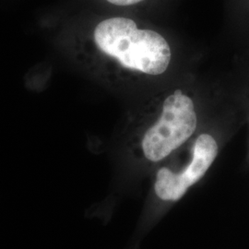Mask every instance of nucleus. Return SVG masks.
Wrapping results in <instances>:
<instances>
[{
	"label": "nucleus",
	"instance_id": "1",
	"mask_svg": "<svg viewBox=\"0 0 249 249\" xmlns=\"http://www.w3.org/2000/svg\"><path fill=\"white\" fill-rule=\"evenodd\" d=\"M90 40L105 62L132 79L159 77L167 71L172 61L166 38L133 18L113 16L100 20Z\"/></svg>",
	"mask_w": 249,
	"mask_h": 249
},
{
	"label": "nucleus",
	"instance_id": "2",
	"mask_svg": "<svg viewBox=\"0 0 249 249\" xmlns=\"http://www.w3.org/2000/svg\"><path fill=\"white\" fill-rule=\"evenodd\" d=\"M155 116L142 139L143 154L153 162L165 159L178 150L197 126L195 102L181 89L170 90L161 97Z\"/></svg>",
	"mask_w": 249,
	"mask_h": 249
},
{
	"label": "nucleus",
	"instance_id": "3",
	"mask_svg": "<svg viewBox=\"0 0 249 249\" xmlns=\"http://www.w3.org/2000/svg\"><path fill=\"white\" fill-rule=\"evenodd\" d=\"M218 144L210 134L199 135L194 143L192 158L187 166L179 173L168 169L170 177L178 188L186 194L187 189L203 178L218 154Z\"/></svg>",
	"mask_w": 249,
	"mask_h": 249
},
{
	"label": "nucleus",
	"instance_id": "4",
	"mask_svg": "<svg viewBox=\"0 0 249 249\" xmlns=\"http://www.w3.org/2000/svg\"><path fill=\"white\" fill-rule=\"evenodd\" d=\"M107 3L116 6V7H122V8H129L143 4L147 2L148 0H106Z\"/></svg>",
	"mask_w": 249,
	"mask_h": 249
}]
</instances>
